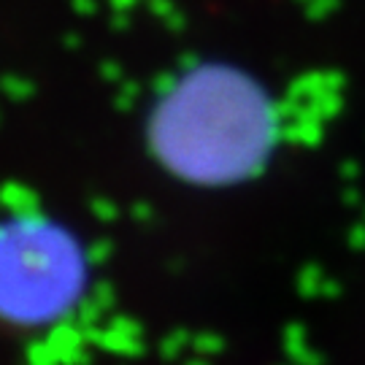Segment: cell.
<instances>
[{
  "label": "cell",
  "mask_w": 365,
  "mask_h": 365,
  "mask_svg": "<svg viewBox=\"0 0 365 365\" xmlns=\"http://www.w3.org/2000/svg\"><path fill=\"white\" fill-rule=\"evenodd\" d=\"M284 130V108L265 81L233 63H200L160 98L149 141L173 176L220 190L265 173Z\"/></svg>",
  "instance_id": "1"
},
{
  "label": "cell",
  "mask_w": 365,
  "mask_h": 365,
  "mask_svg": "<svg viewBox=\"0 0 365 365\" xmlns=\"http://www.w3.org/2000/svg\"><path fill=\"white\" fill-rule=\"evenodd\" d=\"M90 260L78 238L46 217L0 222V330L41 336L87 300Z\"/></svg>",
  "instance_id": "2"
}]
</instances>
